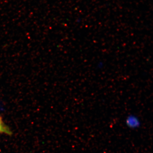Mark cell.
Returning a JSON list of instances; mask_svg holds the SVG:
<instances>
[{"label": "cell", "mask_w": 153, "mask_h": 153, "mask_svg": "<svg viewBox=\"0 0 153 153\" xmlns=\"http://www.w3.org/2000/svg\"><path fill=\"white\" fill-rule=\"evenodd\" d=\"M0 133H9L7 129L6 128V127L4 126L1 117H0Z\"/></svg>", "instance_id": "7a4b0ae2"}, {"label": "cell", "mask_w": 153, "mask_h": 153, "mask_svg": "<svg viewBox=\"0 0 153 153\" xmlns=\"http://www.w3.org/2000/svg\"><path fill=\"white\" fill-rule=\"evenodd\" d=\"M103 64H102V63H98L97 66H98L99 68H102V66H103Z\"/></svg>", "instance_id": "3957f363"}, {"label": "cell", "mask_w": 153, "mask_h": 153, "mask_svg": "<svg viewBox=\"0 0 153 153\" xmlns=\"http://www.w3.org/2000/svg\"><path fill=\"white\" fill-rule=\"evenodd\" d=\"M126 126L131 130H136L141 126V121L136 115L130 114L127 116L125 120Z\"/></svg>", "instance_id": "6da1fadb"}]
</instances>
